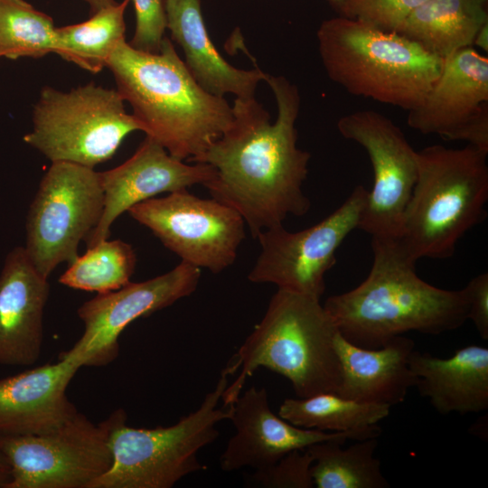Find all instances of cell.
I'll return each instance as SVG.
<instances>
[{
    "label": "cell",
    "instance_id": "3957f363",
    "mask_svg": "<svg viewBox=\"0 0 488 488\" xmlns=\"http://www.w3.org/2000/svg\"><path fill=\"white\" fill-rule=\"evenodd\" d=\"M107 68L140 130L174 158L192 163L233 120L232 108L224 97L197 83L165 36L155 53L121 42Z\"/></svg>",
    "mask_w": 488,
    "mask_h": 488
},
{
    "label": "cell",
    "instance_id": "277c9868",
    "mask_svg": "<svg viewBox=\"0 0 488 488\" xmlns=\"http://www.w3.org/2000/svg\"><path fill=\"white\" fill-rule=\"evenodd\" d=\"M338 332L319 298L277 288L261 321L221 371L229 376L240 370L223 392V406L239 398L259 367L287 379L297 398L337 394L342 381Z\"/></svg>",
    "mask_w": 488,
    "mask_h": 488
},
{
    "label": "cell",
    "instance_id": "603a6c76",
    "mask_svg": "<svg viewBox=\"0 0 488 488\" xmlns=\"http://www.w3.org/2000/svg\"><path fill=\"white\" fill-rule=\"evenodd\" d=\"M488 0H427L396 33L445 59L473 46L479 29L488 23Z\"/></svg>",
    "mask_w": 488,
    "mask_h": 488
},
{
    "label": "cell",
    "instance_id": "2e32d148",
    "mask_svg": "<svg viewBox=\"0 0 488 488\" xmlns=\"http://www.w3.org/2000/svg\"><path fill=\"white\" fill-rule=\"evenodd\" d=\"M231 421L235 429L220 457L224 472L245 467L266 468L287 453L304 450L319 442L332 439L361 440L379 437L378 425L364 430L326 432L296 427L276 415L269 407L265 388L252 386L230 405Z\"/></svg>",
    "mask_w": 488,
    "mask_h": 488
},
{
    "label": "cell",
    "instance_id": "484cf974",
    "mask_svg": "<svg viewBox=\"0 0 488 488\" xmlns=\"http://www.w3.org/2000/svg\"><path fill=\"white\" fill-rule=\"evenodd\" d=\"M390 408L327 392L307 398H287L279 406L278 416L306 429L344 432L378 425L389 415Z\"/></svg>",
    "mask_w": 488,
    "mask_h": 488
},
{
    "label": "cell",
    "instance_id": "4fadbf2b",
    "mask_svg": "<svg viewBox=\"0 0 488 488\" xmlns=\"http://www.w3.org/2000/svg\"><path fill=\"white\" fill-rule=\"evenodd\" d=\"M339 133L362 146L373 184L358 229L371 237L399 238L418 175L417 151L389 117L372 109L351 112L337 121Z\"/></svg>",
    "mask_w": 488,
    "mask_h": 488
},
{
    "label": "cell",
    "instance_id": "44dd1931",
    "mask_svg": "<svg viewBox=\"0 0 488 488\" xmlns=\"http://www.w3.org/2000/svg\"><path fill=\"white\" fill-rule=\"evenodd\" d=\"M164 8L166 29L183 51L184 64L197 83L218 97L253 98L267 73L257 65L238 69L221 55L206 29L201 0H164Z\"/></svg>",
    "mask_w": 488,
    "mask_h": 488
},
{
    "label": "cell",
    "instance_id": "f1b7e54d",
    "mask_svg": "<svg viewBox=\"0 0 488 488\" xmlns=\"http://www.w3.org/2000/svg\"><path fill=\"white\" fill-rule=\"evenodd\" d=\"M427 0H344L340 15L383 31L396 32L405 19Z\"/></svg>",
    "mask_w": 488,
    "mask_h": 488
},
{
    "label": "cell",
    "instance_id": "6da1fadb",
    "mask_svg": "<svg viewBox=\"0 0 488 488\" xmlns=\"http://www.w3.org/2000/svg\"><path fill=\"white\" fill-rule=\"evenodd\" d=\"M265 81L277 101L276 121L254 97L236 98L230 126L192 162L214 167L203 186L242 217L254 239L311 207L303 192L311 155L297 146L299 90L284 76L266 74Z\"/></svg>",
    "mask_w": 488,
    "mask_h": 488
},
{
    "label": "cell",
    "instance_id": "ffe728a7",
    "mask_svg": "<svg viewBox=\"0 0 488 488\" xmlns=\"http://www.w3.org/2000/svg\"><path fill=\"white\" fill-rule=\"evenodd\" d=\"M335 348L342 368L337 394L342 397L392 407L402 403L408 389L416 386L417 378L409 365L415 343L404 334L380 348L366 349L338 332Z\"/></svg>",
    "mask_w": 488,
    "mask_h": 488
},
{
    "label": "cell",
    "instance_id": "d6a6232c",
    "mask_svg": "<svg viewBox=\"0 0 488 488\" xmlns=\"http://www.w3.org/2000/svg\"><path fill=\"white\" fill-rule=\"evenodd\" d=\"M473 45L481 48L485 52H488V23L479 29L474 37Z\"/></svg>",
    "mask_w": 488,
    "mask_h": 488
},
{
    "label": "cell",
    "instance_id": "7a4b0ae2",
    "mask_svg": "<svg viewBox=\"0 0 488 488\" xmlns=\"http://www.w3.org/2000/svg\"><path fill=\"white\" fill-rule=\"evenodd\" d=\"M371 249L373 261L367 277L324 304L347 341L376 349L408 332L437 335L468 320L465 289H443L420 278L417 262L398 238L371 237Z\"/></svg>",
    "mask_w": 488,
    "mask_h": 488
},
{
    "label": "cell",
    "instance_id": "83f0119b",
    "mask_svg": "<svg viewBox=\"0 0 488 488\" xmlns=\"http://www.w3.org/2000/svg\"><path fill=\"white\" fill-rule=\"evenodd\" d=\"M53 20L24 0H0V58H40L54 52Z\"/></svg>",
    "mask_w": 488,
    "mask_h": 488
},
{
    "label": "cell",
    "instance_id": "5bb4252c",
    "mask_svg": "<svg viewBox=\"0 0 488 488\" xmlns=\"http://www.w3.org/2000/svg\"><path fill=\"white\" fill-rule=\"evenodd\" d=\"M200 277L201 268L181 261L161 276L98 294L78 308L84 332L65 352L78 358L83 366L108 364L117 357L118 338L128 324L192 295Z\"/></svg>",
    "mask_w": 488,
    "mask_h": 488
},
{
    "label": "cell",
    "instance_id": "5b68a950",
    "mask_svg": "<svg viewBox=\"0 0 488 488\" xmlns=\"http://www.w3.org/2000/svg\"><path fill=\"white\" fill-rule=\"evenodd\" d=\"M318 51L331 80L348 93L409 110L438 79L444 59L396 32L338 16L324 20Z\"/></svg>",
    "mask_w": 488,
    "mask_h": 488
},
{
    "label": "cell",
    "instance_id": "9a60e30c",
    "mask_svg": "<svg viewBox=\"0 0 488 488\" xmlns=\"http://www.w3.org/2000/svg\"><path fill=\"white\" fill-rule=\"evenodd\" d=\"M408 127L424 135L466 141L488 151V59L475 49H460L443 68L423 101L408 111Z\"/></svg>",
    "mask_w": 488,
    "mask_h": 488
},
{
    "label": "cell",
    "instance_id": "52a82bcc",
    "mask_svg": "<svg viewBox=\"0 0 488 488\" xmlns=\"http://www.w3.org/2000/svg\"><path fill=\"white\" fill-rule=\"evenodd\" d=\"M228 377L221 371L199 408L174 425L132 427L127 425V416L120 419L110 438L111 467L89 488H171L206 469L198 452L218 438L217 425L231 416L230 406L218 408Z\"/></svg>",
    "mask_w": 488,
    "mask_h": 488
},
{
    "label": "cell",
    "instance_id": "8992f818",
    "mask_svg": "<svg viewBox=\"0 0 488 488\" xmlns=\"http://www.w3.org/2000/svg\"><path fill=\"white\" fill-rule=\"evenodd\" d=\"M487 155L471 145L417 151V180L398 238L413 260L451 258L458 241L484 219Z\"/></svg>",
    "mask_w": 488,
    "mask_h": 488
},
{
    "label": "cell",
    "instance_id": "9c48e42d",
    "mask_svg": "<svg viewBox=\"0 0 488 488\" xmlns=\"http://www.w3.org/2000/svg\"><path fill=\"white\" fill-rule=\"evenodd\" d=\"M126 416L118 408L95 424L78 411L47 434L0 436L10 468L6 488H89L111 467V435Z\"/></svg>",
    "mask_w": 488,
    "mask_h": 488
},
{
    "label": "cell",
    "instance_id": "7c38bea8",
    "mask_svg": "<svg viewBox=\"0 0 488 488\" xmlns=\"http://www.w3.org/2000/svg\"><path fill=\"white\" fill-rule=\"evenodd\" d=\"M127 212L182 261L213 274L234 263L246 238L245 221L235 210L187 190L147 199Z\"/></svg>",
    "mask_w": 488,
    "mask_h": 488
},
{
    "label": "cell",
    "instance_id": "ba28073f",
    "mask_svg": "<svg viewBox=\"0 0 488 488\" xmlns=\"http://www.w3.org/2000/svg\"><path fill=\"white\" fill-rule=\"evenodd\" d=\"M117 89L88 83L68 92L44 87L23 141L53 162L90 168L110 159L140 126Z\"/></svg>",
    "mask_w": 488,
    "mask_h": 488
},
{
    "label": "cell",
    "instance_id": "e575fe53",
    "mask_svg": "<svg viewBox=\"0 0 488 488\" xmlns=\"http://www.w3.org/2000/svg\"><path fill=\"white\" fill-rule=\"evenodd\" d=\"M85 2L89 6L90 14L116 3L115 0H85Z\"/></svg>",
    "mask_w": 488,
    "mask_h": 488
},
{
    "label": "cell",
    "instance_id": "f546056e",
    "mask_svg": "<svg viewBox=\"0 0 488 488\" xmlns=\"http://www.w3.org/2000/svg\"><path fill=\"white\" fill-rule=\"evenodd\" d=\"M314 458L306 450H294L275 464L250 475L252 483L267 488H312L314 487L311 466Z\"/></svg>",
    "mask_w": 488,
    "mask_h": 488
},
{
    "label": "cell",
    "instance_id": "ac0fdd59",
    "mask_svg": "<svg viewBox=\"0 0 488 488\" xmlns=\"http://www.w3.org/2000/svg\"><path fill=\"white\" fill-rule=\"evenodd\" d=\"M82 366L63 352L55 363L0 379V436L43 435L71 418L78 409L66 389Z\"/></svg>",
    "mask_w": 488,
    "mask_h": 488
},
{
    "label": "cell",
    "instance_id": "d4e9b609",
    "mask_svg": "<svg viewBox=\"0 0 488 488\" xmlns=\"http://www.w3.org/2000/svg\"><path fill=\"white\" fill-rule=\"evenodd\" d=\"M130 0L104 7L82 23L56 27L54 53L90 72H99L125 41V11Z\"/></svg>",
    "mask_w": 488,
    "mask_h": 488
},
{
    "label": "cell",
    "instance_id": "d6986e66",
    "mask_svg": "<svg viewBox=\"0 0 488 488\" xmlns=\"http://www.w3.org/2000/svg\"><path fill=\"white\" fill-rule=\"evenodd\" d=\"M48 278L23 247L6 256L0 273V364L32 366L41 356Z\"/></svg>",
    "mask_w": 488,
    "mask_h": 488
},
{
    "label": "cell",
    "instance_id": "7402d4cb",
    "mask_svg": "<svg viewBox=\"0 0 488 488\" xmlns=\"http://www.w3.org/2000/svg\"><path fill=\"white\" fill-rule=\"evenodd\" d=\"M409 365L415 388L442 415L488 409V348L467 345L447 358L414 350Z\"/></svg>",
    "mask_w": 488,
    "mask_h": 488
},
{
    "label": "cell",
    "instance_id": "e0dca14e",
    "mask_svg": "<svg viewBox=\"0 0 488 488\" xmlns=\"http://www.w3.org/2000/svg\"><path fill=\"white\" fill-rule=\"evenodd\" d=\"M215 175L212 165L188 164L173 157L154 138L146 136L134 155L120 165L100 173L104 192L99 222L85 240L91 248L108 239L115 220L134 205L162 192L204 185Z\"/></svg>",
    "mask_w": 488,
    "mask_h": 488
},
{
    "label": "cell",
    "instance_id": "30bf717a",
    "mask_svg": "<svg viewBox=\"0 0 488 488\" xmlns=\"http://www.w3.org/2000/svg\"><path fill=\"white\" fill-rule=\"evenodd\" d=\"M103 204L100 173L73 163H52L29 207L23 247L43 277L79 257V244L99 222Z\"/></svg>",
    "mask_w": 488,
    "mask_h": 488
},
{
    "label": "cell",
    "instance_id": "4dcf8cb0",
    "mask_svg": "<svg viewBox=\"0 0 488 488\" xmlns=\"http://www.w3.org/2000/svg\"><path fill=\"white\" fill-rule=\"evenodd\" d=\"M132 2L136 14V28L128 43L139 51L158 52L166 29L164 0H132Z\"/></svg>",
    "mask_w": 488,
    "mask_h": 488
},
{
    "label": "cell",
    "instance_id": "836d02e7",
    "mask_svg": "<svg viewBox=\"0 0 488 488\" xmlns=\"http://www.w3.org/2000/svg\"><path fill=\"white\" fill-rule=\"evenodd\" d=\"M10 468L6 459L0 452V488H6L10 482Z\"/></svg>",
    "mask_w": 488,
    "mask_h": 488
},
{
    "label": "cell",
    "instance_id": "4316f807",
    "mask_svg": "<svg viewBox=\"0 0 488 488\" xmlns=\"http://www.w3.org/2000/svg\"><path fill=\"white\" fill-rule=\"evenodd\" d=\"M136 263L132 246L121 239L103 240L69 264L59 282L68 287L97 292L115 291L128 282Z\"/></svg>",
    "mask_w": 488,
    "mask_h": 488
},
{
    "label": "cell",
    "instance_id": "cb8c5ba5",
    "mask_svg": "<svg viewBox=\"0 0 488 488\" xmlns=\"http://www.w3.org/2000/svg\"><path fill=\"white\" fill-rule=\"evenodd\" d=\"M332 439L315 443L305 449L314 458L311 474L317 488H388L380 461L374 456L378 437L356 440Z\"/></svg>",
    "mask_w": 488,
    "mask_h": 488
},
{
    "label": "cell",
    "instance_id": "d590c367",
    "mask_svg": "<svg viewBox=\"0 0 488 488\" xmlns=\"http://www.w3.org/2000/svg\"><path fill=\"white\" fill-rule=\"evenodd\" d=\"M330 5L337 11L340 12L343 5L344 0H327Z\"/></svg>",
    "mask_w": 488,
    "mask_h": 488
},
{
    "label": "cell",
    "instance_id": "1f68e13d",
    "mask_svg": "<svg viewBox=\"0 0 488 488\" xmlns=\"http://www.w3.org/2000/svg\"><path fill=\"white\" fill-rule=\"evenodd\" d=\"M468 300V320H471L479 335L488 340V273L472 278L464 287Z\"/></svg>",
    "mask_w": 488,
    "mask_h": 488
},
{
    "label": "cell",
    "instance_id": "8fae6325",
    "mask_svg": "<svg viewBox=\"0 0 488 488\" xmlns=\"http://www.w3.org/2000/svg\"><path fill=\"white\" fill-rule=\"evenodd\" d=\"M367 194L363 185H357L335 211L302 230L292 232L280 225L261 231L257 237L261 252L249 280L320 299L337 249L359 227Z\"/></svg>",
    "mask_w": 488,
    "mask_h": 488
}]
</instances>
